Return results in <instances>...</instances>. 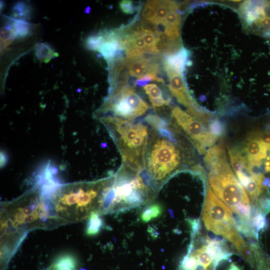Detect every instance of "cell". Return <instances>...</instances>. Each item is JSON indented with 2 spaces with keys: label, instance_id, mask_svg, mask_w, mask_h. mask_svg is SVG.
Returning a JSON list of instances; mask_svg holds the SVG:
<instances>
[{
  "label": "cell",
  "instance_id": "25",
  "mask_svg": "<svg viewBox=\"0 0 270 270\" xmlns=\"http://www.w3.org/2000/svg\"><path fill=\"white\" fill-rule=\"evenodd\" d=\"M258 269L259 270H270V262H265L264 258L258 266Z\"/></svg>",
  "mask_w": 270,
  "mask_h": 270
},
{
  "label": "cell",
  "instance_id": "24",
  "mask_svg": "<svg viewBox=\"0 0 270 270\" xmlns=\"http://www.w3.org/2000/svg\"><path fill=\"white\" fill-rule=\"evenodd\" d=\"M102 38L98 36L90 37L88 40V45L92 49H98L101 45Z\"/></svg>",
  "mask_w": 270,
  "mask_h": 270
},
{
  "label": "cell",
  "instance_id": "17",
  "mask_svg": "<svg viewBox=\"0 0 270 270\" xmlns=\"http://www.w3.org/2000/svg\"><path fill=\"white\" fill-rule=\"evenodd\" d=\"M192 252H188L184 257L178 270H208Z\"/></svg>",
  "mask_w": 270,
  "mask_h": 270
},
{
  "label": "cell",
  "instance_id": "21",
  "mask_svg": "<svg viewBox=\"0 0 270 270\" xmlns=\"http://www.w3.org/2000/svg\"><path fill=\"white\" fill-rule=\"evenodd\" d=\"M180 20L176 10L170 11L166 15L162 24L165 27L167 26H180Z\"/></svg>",
  "mask_w": 270,
  "mask_h": 270
},
{
  "label": "cell",
  "instance_id": "11",
  "mask_svg": "<svg viewBox=\"0 0 270 270\" xmlns=\"http://www.w3.org/2000/svg\"><path fill=\"white\" fill-rule=\"evenodd\" d=\"M247 25L253 26L258 32L270 39V1L254 4Z\"/></svg>",
  "mask_w": 270,
  "mask_h": 270
},
{
  "label": "cell",
  "instance_id": "20",
  "mask_svg": "<svg viewBox=\"0 0 270 270\" xmlns=\"http://www.w3.org/2000/svg\"><path fill=\"white\" fill-rule=\"evenodd\" d=\"M265 216L261 213H256L252 218V226L258 235L259 232L264 230L267 227L268 222Z\"/></svg>",
  "mask_w": 270,
  "mask_h": 270
},
{
  "label": "cell",
  "instance_id": "3",
  "mask_svg": "<svg viewBox=\"0 0 270 270\" xmlns=\"http://www.w3.org/2000/svg\"><path fill=\"white\" fill-rule=\"evenodd\" d=\"M110 178L60 186L49 200L54 213L66 224L88 220L93 212L100 214Z\"/></svg>",
  "mask_w": 270,
  "mask_h": 270
},
{
  "label": "cell",
  "instance_id": "15",
  "mask_svg": "<svg viewBox=\"0 0 270 270\" xmlns=\"http://www.w3.org/2000/svg\"><path fill=\"white\" fill-rule=\"evenodd\" d=\"M101 215L98 212H93L88 219L86 233L87 236H94L101 230L104 223Z\"/></svg>",
  "mask_w": 270,
  "mask_h": 270
},
{
  "label": "cell",
  "instance_id": "7",
  "mask_svg": "<svg viewBox=\"0 0 270 270\" xmlns=\"http://www.w3.org/2000/svg\"><path fill=\"white\" fill-rule=\"evenodd\" d=\"M170 126L183 136L200 154L220 142L225 127L215 116H198L178 106L172 108L168 118Z\"/></svg>",
  "mask_w": 270,
  "mask_h": 270
},
{
  "label": "cell",
  "instance_id": "1",
  "mask_svg": "<svg viewBox=\"0 0 270 270\" xmlns=\"http://www.w3.org/2000/svg\"><path fill=\"white\" fill-rule=\"evenodd\" d=\"M144 120L149 126V133L142 175L158 194L175 174L197 164L194 162L192 148L184 142L186 138L168 120L150 114Z\"/></svg>",
  "mask_w": 270,
  "mask_h": 270
},
{
  "label": "cell",
  "instance_id": "26",
  "mask_svg": "<svg viewBox=\"0 0 270 270\" xmlns=\"http://www.w3.org/2000/svg\"><path fill=\"white\" fill-rule=\"evenodd\" d=\"M228 270H241L240 268L236 264H230Z\"/></svg>",
  "mask_w": 270,
  "mask_h": 270
},
{
  "label": "cell",
  "instance_id": "4",
  "mask_svg": "<svg viewBox=\"0 0 270 270\" xmlns=\"http://www.w3.org/2000/svg\"><path fill=\"white\" fill-rule=\"evenodd\" d=\"M157 195L146 183L141 173L122 164L110 176L100 214L102 216L122 212L148 204Z\"/></svg>",
  "mask_w": 270,
  "mask_h": 270
},
{
  "label": "cell",
  "instance_id": "6",
  "mask_svg": "<svg viewBox=\"0 0 270 270\" xmlns=\"http://www.w3.org/2000/svg\"><path fill=\"white\" fill-rule=\"evenodd\" d=\"M122 156V165L140 173L144 168L149 126L144 121H131L108 116L100 118Z\"/></svg>",
  "mask_w": 270,
  "mask_h": 270
},
{
  "label": "cell",
  "instance_id": "16",
  "mask_svg": "<svg viewBox=\"0 0 270 270\" xmlns=\"http://www.w3.org/2000/svg\"><path fill=\"white\" fill-rule=\"evenodd\" d=\"M163 209L161 204L158 203L148 204L142 212L140 218L144 223L148 222L160 216L162 213Z\"/></svg>",
  "mask_w": 270,
  "mask_h": 270
},
{
  "label": "cell",
  "instance_id": "23",
  "mask_svg": "<svg viewBox=\"0 0 270 270\" xmlns=\"http://www.w3.org/2000/svg\"><path fill=\"white\" fill-rule=\"evenodd\" d=\"M119 4L122 10L126 14H132L135 11V6L132 0H122Z\"/></svg>",
  "mask_w": 270,
  "mask_h": 270
},
{
  "label": "cell",
  "instance_id": "12",
  "mask_svg": "<svg viewBox=\"0 0 270 270\" xmlns=\"http://www.w3.org/2000/svg\"><path fill=\"white\" fill-rule=\"evenodd\" d=\"M152 107L159 116L166 119V111L170 106L171 98L164 94L162 89L155 84H149L143 86Z\"/></svg>",
  "mask_w": 270,
  "mask_h": 270
},
{
  "label": "cell",
  "instance_id": "2",
  "mask_svg": "<svg viewBox=\"0 0 270 270\" xmlns=\"http://www.w3.org/2000/svg\"><path fill=\"white\" fill-rule=\"evenodd\" d=\"M66 224L54 213L38 189L0 204V239L20 245L33 230H51Z\"/></svg>",
  "mask_w": 270,
  "mask_h": 270
},
{
  "label": "cell",
  "instance_id": "10",
  "mask_svg": "<svg viewBox=\"0 0 270 270\" xmlns=\"http://www.w3.org/2000/svg\"><path fill=\"white\" fill-rule=\"evenodd\" d=\"M164 70L170 82V90L178 102L187 107L188 110H202L188 90L182 74L170 68H166Z\"/></svg>",
  "mask_w": 270,
  "mask_h": 270
},
{
  "label": "cell",
  "instance_id": "9",
  "mask_svg": "<svg viewBox=\"0 0 270 270\" xmlns=\"http://www.w3.org/2000/svg\"><path fill=\"white\" fill-rule=\"evenodd\" d=\"M150 108L147 102L137 94L135 89L128 86L111 94L105 110L111 111L114 116L134 121L144 114Z\"/></svg>",
  "mask_w": 270,
  "mask_h": 270
},
{
  "label": "cell",
  "instance_id": "13",
  "mask_svg": "<svg viewBox=\"0 0 270 270\" xmlns=\"http://www.w3.org/2000/svg\"><path fill=\"white\" fill-rule=\"evenodd\" d=\"M127 59L130 76L139 78L148 74H157L160 71L159 64L154 60L144 58L137 60Z\"/></svg>",
  "mask_w": 270,
  "mask_h": 270
},
{
  "label": "cell",
  "instance_id": "5",
  "mask_svg": "<svg viewBox=\"0 0 270 270\" xmlns=\"http://www.w3.org/2000/svg\"><path fill=\"white\" fill-rule=\"evenodd\" d=\"M227 154L223 143L220 142L206 152L204 162L210 188L218 198L236 212L240 206L250 205V200L236 176Z\"/></svg>",
  "mask_w": 270,
  "mask_h": 270
},
{
  "label": "cell",
  "instance_id": "22",
  "mask_svg": "<svg viewBox=\"0 0 270 270\" xmlns=\"http://www.w3.org/2000/svg\"><path fill=\"white\" fill-rule=\"evenodd\" d=\"M146 52L144 50L136 48H130L126 50V58L130 60L141 58L142 55Z\"/></svg>",
  "mask_w": 270,
  "mask_h": 270
},
{
  "label": "cell",
  "instance_id": "18",
  "mask_svg": "<svg viewBox=\"0 0 270 270\" xmlns=\"http://www.w3.org/2000/svg\"><path fill=\"white\" fill-rule=\"evenodd\" d=\"M75 262L70 256L59 258L44 270H74Z\"/></svg>",
  "mask_w": 270,
  "mask_h": 270
},
{
  "label": "cell",
  "instance_id": "19",
  "mask_svg": "<svg viewBox=\"0 0 270 270\" xmlns=\"http://www.w3.org/2000/svg\"><path fill=\"white\" fill-rule=\"evenodd\" d=\"M159 0H150L145 4L142 12L144 20L153 22L155 19Z\"/></svg>",
  "mask_w": 270,
  "mask_h": 270
},
{
  "label": "cell",
  "instance_id": "14",
  "mask_svg": "<svg viewBox=\"0 0 270 270\" xmlns=\"http://www.w3.org/2000/svg\"><path fill=\"white\" fill-rule=\"evenodd\" d=\"M188 56V50L182 48L178 52L166 56L164 61V68H170L182 74L186 64Z\"/></svg>",
  "mask_w": 270,
  "mask_h": 270
},
{
  "label": "cell",
  "instance_id": "8",
  "mask_svg": "<svg viewBox=\"0 0 270 270\" xmlns=\"http://www.w3.org/2000/svg\"><path fill=\"white\" fill-rule=\"evenodd\" d=\"M202 219L208 230L228 240L239 252L246 244L238 232L232 210L215 195L208 184L206 187Z\"/></svg>",
  "mask_w": 270,
  "mask_h": 270
}]
</instances>
